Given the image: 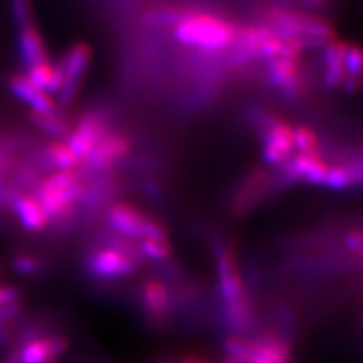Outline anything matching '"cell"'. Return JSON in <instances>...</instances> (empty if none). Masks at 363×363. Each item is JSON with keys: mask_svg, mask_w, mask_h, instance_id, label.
<instances>
[{"mask_svg": "<svg viewBox=\"0 0 363 363\" xmlns=\"http://www.w3.org/2000/svg\"><path fill=\"white\" fill-rule=\"evenodd\" d=\"M223 325L230 335H245L255 327V304L250 297L240 262L229 242L217 240L212 247Z\"/></svg>", "mask_w": 363, "mask_h": 363, "instance_id": "6da1fadb", "label": "cell"}, {"mask_svg": "<svg viewBox=\"0 0 363 363\" xmlns=\"http://www.w3.org/2000/svg\"><path fill=\"white\" fill-rule=\"evenodd\" d=\"M177 41L204 50H221L235 44L238 26L232 21L204 13H196L176 26Z\"/></svg>", "mask_w": 363, "mask_h": 363, "instance_id": "7a4b0ae2", "label": "cell"}, {"mask_svg": "<svg viewBox=\"0 0 363 363\" xmlns=\"http://www.w3.org/2000/svg\"><path fill=\"white\" fill-rule=\"evenodd\" d=\"M106 220L111 232L136 242L150 238H168V229L161 221L149 217L128 203L111 204Z\"/></svg>", "mask_w": 363, "mask_h": 363, "instance_id": "3957f363", "label": "cell"}, {"mask_svg": "<svg viewBox=\"0 0 363 363\" xmlns=\"http://www.w3.org/2000/svg\"><path fill=\"white\" fill-rule=\"evenodd\" d=\"M141 264L126 253L108 245L94 244L85 255L84 268L86 276L97 281L124 279L136 271Z\"/></svg>", "mask_w": 363, "mask_h": 363, "instance_id": "277c9868", "label": "cell"}, {"mask_svg": "<svg viewBox=\"0 0 363 363\" xmlns=\"http://www.w3.org/2000/svg\"><path fill=\"white\" fill-rule=\"evenodd\" d=\"M91 60H93V50L86 43H76L65 53L64 60L60 62L62 70V85L60 93L56 94L60 99V105L67 108L76 100Z\"/></svg>", "mask_w": 363, "mask_h": 363, "instance_id": "5b68a950", "label": "cell"}, {"mask_svg": "<svg viewBox=\"0 0 363 363\" xmlns=\"http://www.w3.org/2000/svg\"><path fill=\"white\" fill-rule=\"evenodd\" d=\"M140 303L147 320L157 327L169 325L177 313L172 288L159 279H149L144 283Z\"/></svg>", "mask_w": 363, "mask_h": 363, "instance_id": "8992f818", "label": "cell"}, {"mask_svg": "<svg viewBox=\"0 0 363 363\" xmlns=\"http://www.w3.org/2000/svg\"><path fill=\"white\" fill-rule=\"evenodd\" d=\"M276 191H279L276 176L265 169H255L238 186L232 199V213L235 217H244Z\"/></svg>", "mask_w": 363, "mask_h": 363, "instance_id": "52a82bcc", "label": "cell"}, {"mask_svg": "<svg viewBox=\"0 0 363 363\" xmlns=\"http://www.w3.org/2000/svg\"><path fill=\"white\" fill-rule=\"evenodd\" d=\"M106 133V121L104 117L97 112H89L72 128L70 135L65 138V144L82 164Z\"/></svg>", "mask_w": 363, "mask_h": 363, "instance_id": "ba28073f", "label": "cell"}, {"mask_svg": "<svg viewBox=\"0 0 363 363\" xmlns=\"http://www.w3.org/2000/svg\"><path fill=\"white\" fill-rule=\"evenodd\" d=\"M262 136V156L267 164L281 165L294 155V129L285 120H272Z\"/></svg>", "mask_w": 363, "mask_h": 363, "instance_id": "9c48e42d", "label": "cell"}, {"mask_svg": "<svg viewBox=\"0 0 363 363\" xmlns=\"http://www.w3.org/2000/svg\"><path fill=\"white\" fill-rule=\"evenodd\" d=\"M132 144L121 133H106L84 162L91 172L101 173L116 167L130 153Z\"/></svg>", "mask_w": 363, "mask_h": 363, "instance_id": "30bf717a", "label": "cell"}, {"mask_svg": "<svg viewBox=\"0 0 363 363\" xmlns=\"http://www.w3.org/2000/svg\"><path fill=\"white\" fill-rule=\"evenodd\" d=\"M70 342L62 335H45L20 348L21 363H52L67 353Z\"/></svg>", "mask_w": 363, "mask_h": 363, "instance_id": "8fae6325", "label": "cell"}, {"mask_svg": "<svg viewBox=\"0 0 363 363\" xmlns=\"http://www.w3.org/2000/svg\"><path fill=\"white\" fill-rule=\"evenodd\" d=\"M268 74L271 84L288 96H298L303 91V73L300 60L276 58L269 60Z\"/></svg>", "mask_w": 363, "mask_h": 363, "instance_id": "7c38bea8", "label": "cell"}, {"mask_svg": "<svg viewBox=\"0 0 363 363\" xmlns=\"http://www.w3.org/2000/svg\"><path fill=\"white\" fill-rule=\"evenodd\" d=\"M8 86L20 101L28 105L32 112L38 113H49L56 111V105L49 93H45L44 89L33 85L26 74H14L9 77Z\"/></svg>", "mask_w": 363, "mask_h": 363, "instance_id": "4fadbf2b", "label": "cell"}, {"mask_svg": "<svg viewBox=\"0 0 363 363\" xmlns=\"http://www.w3.org/2000/svg\"><path fill=\"white\" fill-rule=\"evenodd\" d=\"M345 49L347 43L332 40L324 45L323 81L328 89L342 86L345 77Z\"/></svg>", "mask_w": 363, "mask_h": 363, "instance_id": "5bb4252c", "label": "cell"}, {"mask_svg": "<svg viewBox=\"0 0 363 363\" xmlns=\"http://www.w3.org/2000/svg\"><path fill=\"white\" fill-rule=\"evenodd\" d=\"M13 212L17 215V218L20 224L25 227V230L32 233H40V232L48 230L49 220L45 217L41 204L33 196L23 194V192H20L18 197L14 201Z\"/></svg>", "mask_w": 363, "mask_h": 363, "instance_id": "9a60e30c", "label": "cell"}, {"mask_svg": "<svg viewBox=\"0 0 363 363\" xmlns=\"http://www.w3.org/2000/svg\"><path fill=\"white\" fill-rule=\"evenodd\" d=\"M18 48H20L21 61L26 65V70L44 61H49L48 52H45L44 40L37 28H30L20 32Z\"/></svg>", "mask_w": 363, "mask_h": 363, "instance_id": "2e32d148", "label": "cell"}, {"mask_svg": "<svg viewBox=\"0 0 363 363\" xmlns=\"http://www.w3.org/2000/svg\"><path fill=\"white\" fill-rule=\"evenodd\" d=\"M26 77L33 85L44 89L45 93H49L50 96L58 94L62 85L61 65H55L50 61H44L35 67L29 68Z\"/></svg>", "mask_w": 363, "mask_h": 363, "instance_id": "e0dca14e", "label": "cell"}, {"mask_svg": "<svg viewBox=\"0 0 363 363\" xmlns=\"http://www.w3.org/2000/svg\"><path fill=\"white\" fill-rule=\"evenodd\" d=\"M360 85H363V48L357 44H347L342 86L347 93H356Z\"/></svg>", "mask_w": 363, "mask_h": 363, "instance_id": "ac0fdd59", "label": "cell"}, {"mask_svg": "<svg viewBox=\"0 0 363 363\" xmlns=\"http://www.w3.org/2000/svg\"><path fill=\"white\" fill-rule=\"evenodd\" d=\"M44 156L48 159L49 165L58 169V172H74V168L81 164V161L70 150L65 141H53L44 150Z\"/></svg>", "mask_w": 363, "mask_h": 363, "instance_id": "d6986e66", "label": "cell"}, {"mask_svg": "<svg viewBox=\"0 0 363 363\" xmlns=\"http://www.w3.org/2000/svg\"><path fill=\"white\" fill-rule=\"evenodd\" d=\"M29 117H30V121L37 126V129L50 136H55V138H60V140L67 138L72 132L70 124H68V121L62 116L56 113V111L49 113L30 112Z\"/></svg>", "mask_w": 363, "mask_h": 363, "instance_id": "ffe728a7", "label": "cell"}, {"mask_svg": "<svg viewBox=\"0 0 363 363\" xmlns=\"http://www.w3.org/2000/svg\"><path fill=\"white\" fill-rule=\"evenodd\" d=\"M194 9L180 8V6H165L149 11L144 16V21L150 26H177L179 23L186 20L194 14Z\"/></svg>", "mask_w": 363, "mask_h": 363, "instance_id": "44dd1931", "label": "cell"}, {"mask_svg": "<svg viewBox=\"0 0 363 363\" xmlns=\"http://www.w3.org/2000/svg\"><path fill=\"white\" fill-rule=\"evenodd\" d=\"M339 235L342 252L363 271V223L353 224Z\"/></svg>", "mask_w": 363, "mask_h": 363, "instance_id": "7402d4cb", "label": "cell"}, {"mask_svg": "<svg viewBox=\"0 0 363 363\" xmlns=\"http://www.w3.org/2000/svg\"><path fill=\"white\" fill-rule=\"evenodd\" d=\"M138 248L144 260L150 259L155 262H165L172 257V244L168 238H150V240L138 241Z\"/></svg>", "mask_w": 363, "mask_h": 363, "instance_id": "603a6c76", "label": "cell"}, {"mask_svg": "<svg viewBox=\"0 0 363 363\" xmlns=\"http://www.w3.org/2000/svg\"><path fill=\"white\" fill-rule=\"evenodd\" d=\"M9 6L14 25L20 32L35 28V16H33L32 0H9Z\"/></svg>", "mask_w": 363, "mask_h": 363, "instance_id": "cb8c5ba5", "label": "cell"}, {"mask_svg": "<svg viewBox=\"0 0 363 363\" xmlns=\"http://www.w3.org/2000/svg\"><path fill=\"white\" fill-rule=\"evenodd\" d=\"M294 149L301 155H318L320 152V141L316 133L308 126H298L294 129Z\"/></svg>", "mask_w": 363, "mask_h": 363, "instance_id": "d4e9b609", "label": "cell"}, {"mask_svg": "<svg viewBox=\"0 0 363 363\" xmlns=\"http://www.w3.org/2000/svg\"><path fill=\"white\" fill-rule=\"evenodd\" d=\"M11 268H13L21 276H35V274H40V272L43 271L44 265L37 256L21 253L13 259V262H11Z\"/></svg>", "mask_w": 363, "mask_h": 363, "instance_id": "484cf974", "label": "cell"}, {"mask_svg": "<svg viewBox=\"0 0 363 363\" xmlns=\"http://www.w3.org/2000/svg\"><path fill=\"white\" fill-rule=\"evenodd\" d=\"M23 312V303L17 301L13 304H8L4 306V308H0V327L8 325V324H13L17 318L21 315Z\"/></svg>", "mask_w": 363, "mask_h": 363, "instance_id": "4316f807", "label": "cell"}, {"mask_svg": "<svg viewBox=\"0 0 363 363\" xmlns=\"http://www.w3.org/2000/svg\"><path fill=\"white\" fill-rule=\"evenodd\" d=\"M21 289L13 285H5V283H0V308L4 306L13 304L17 301H21Z\"/></svg>", "mask_w": 363, "mask_h": 363, "instance_id": "83f0119b", "label": "cell"}, {"mask_svg": "<svg viewBox=\"0 0 363 363\" xmlns=\"http://www.w3.org/2000/svg\"><path fill=\"white\" fill-rule=\"evenodd\" d=\"M0 363H21L20 350L18 348H11L8 353L2 359H0Z\"/></svg>", "mask_w": 363, "mask_h": 363, "instance_id": "f1b7e54d", "label": "cell"}, {"mask_svg": "<svg viewBox=\"0 0 363 363\" xmlns=\"http://www.w3.org/2000/svg\"><path fill=\"white\" fill-rule=\"evenodd\" d=\"M162 363H211V362H208L206 359H203L201 356L189 354V356H185L184 359H180L177 362H162Z\"/></svg>", "mask_w": 363, "mask_h": 363, "instance_id": "f546056e", "label": "cell"}, {"mask_svg": "<svg viewBox=\"0 0 363 363\" xmlns=\"http://www.w3.org/2000/svg\"><path fill=\"white\" fill-rule=\"evenodd\" d=\"M306 4H309V5H312V6H316V8H320V6H324L325 4H327V0H304Z\"/></svg>", "mask_w": 363, "mask_h": 363, "instance_id": "4dcf8cb0", "label": "cell"}]
</instances>
